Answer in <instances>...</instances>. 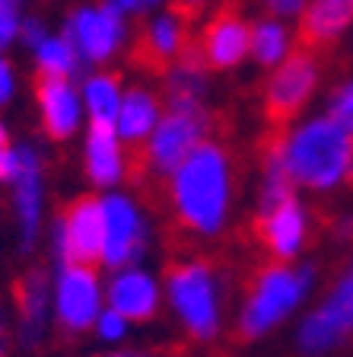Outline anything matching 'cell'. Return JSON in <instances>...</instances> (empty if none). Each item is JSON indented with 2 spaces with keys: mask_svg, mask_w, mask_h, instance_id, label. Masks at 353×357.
I'll list each match as a JSON object with an SVG mask.
<instances>
[{
  "mask_svg": "<svg viewBox=\"0 0 353 357\" xmlns=\"http://www.w3.org/2000/svg\"><path fill=\"white\" fill-rule=\"evenodd\" d=\"M201 10H204V0H169V13H175L178 20L188 22V26H194Z\"/></svg>",
  "mask_w": 353,
  "mask_h": 357,
  "instance_id": "28",
  "label": "cell"
},
{
  "mask_svg": "<svg viewBox=\"0 0 353 357\" xmlns=\"http://www.w3.org/2000/svg\"><path fill=\"white\" fill-rule=\"evenodd\" d=\"M105 208V255L102 261L111 268L125 265V261H134L143 249V236H140V220L134 214V208L125 198H111L102 201Z\"/></svg>",
  "mask_w": 353,
  "mask_h": 357,
  "instance_id": "15",
  "label": "cell"
},
{
  "mask_svg": "<svg viewBox=\"0 0 353 357\" xmlns=\"http://www.w3.org/2000/svg\"><path fill=\"white\" fill-rule=\"evenodd\" d=\"M166 281L175 310L182 312L185 326L191 328L194 338L207 342L217 332V290L207 261H169Z\"/></svg>",
  "mask_w": 353,
  "mask_h": 357,
  "instance_id": "4",
  "label": "cell"
},
{
  "mask_svg": "<svg viewBox=\"0 0 353 357\" xmlns=\"http://www.w3.org/2000/svg\"><path fill=\"white\" fill-rule=\"evenodd\" d=\"M169 198L178 230H191L198 236H214L220 230L229 201V176L226 156L217 144L201 141L185 156V163L175 169Z\"/></svg>",
  "mask_w": 353,
  "mask_h": 357,
  "instance_id": "1",
  "label": "cell"
},
{
  "mask_svg": "<svg viewBox=\"0 0 353 357\" xmlns=\"http://www.w3.org/2000/svg\"><path fill=\"white\" fill-rule=\"evenodd\" d=\"M312 86H315V54L302 52V48H290L283 64L277 67V74L271 77L265 93V119L267 131H287L290 121L299 115L306 105Z\"/></svg>",
  "mask_w": 353,
  "mask_h": 357,
  "instance_id": "5",
  "label": "cell"
},
{
  "mask_svg": "<svg viewBox=\"0 0 353 357\" xmlns=\"http://www.w3.org/2000/svg\"><path fill=\"white\" fill-rule=\"evenodd\" d=\"M347 182H353V141H350V160H347Z\"/></svg>",
  "mask_w": 353,
  "mask_h": 357,
  "instance_id": "35",
  "label": "cell"
},
{
  "mask_svg": "<svg viewBox=\"0 0 353 357\" xmlns=\"http://www.w3.org/2000/svg\"><path fill=\"white\" fill-rule=\"evenodd\" d=\"M118 10H134V7H140V0H111Z\"/></svg>",
  "mask_w": 353,
  "mask_h": 357,
  "instance_id": "33",
  "label": "cell"
},
{
  "mask_svg": "<svg viewBox=\"0 0 353 357\" xmlns=\"http://www.w3.org/2000/svg\"><path fill=\"white\" fill-rule=\"evenodd\" d=\"M99 335H102V338H109V342L121 338V335H125V316H121L118 310L102 312V319H99Z\"/></svg>",
  "mask_w": 353,
  "mask_h": 357,
  "instance_id": "29",
  "label": "cell"
},
{
  "mask_svg": "<svg viewBox=\"0 0 353 357\" xmlns=\"http://www.w3.org/2000/svg\"><path fill=\"white\" fill-rule=\"evenodd\" d=\"M99 312L96 268L64 265L58 281V322L67 335H83Z\"/></svg>",
  "mask_w": 353,
  "mask_h": 357,
  "instance_id": "9",
  "label": "cell"
},
{
  "mask_svg": "<svg viewBox=\"0 0 353 357\" xmlns=\"http://www.w3.org/2000/svg\"><path fill=\"white\" fill-rule=\"evenodd\" d=\"M251 233L271 252V259L277 261L293 259L302 243V211L296 204V198L283 201L274 211H261L255 217V223H251Z\"/></svg>",
  "mask_w": 353,
  "mask_h": 357,
  "instance_id": "14",
  "label": "cell"
},
{
  "mask_svg": "<svg viewBox=\"0 0 353 357\" xmlns=\"http://www.w3.org/2000/svg\"><path fill=\"white\" fill-rule=\"evenodd\" d=\"M19 0H0V52L19 36Z\"/></svg>",
  "mask_w": 353,
  "mask_h": 357,
  "instance_id": "26",
  "label": "cell"
},
{
  "mask_svg": "<svg viewBox=\"0 0 353 357\" xmlns=\"http://www.w3.org/2000/svg\"><path fill=\"white\" fill-rule=\"evenodd\" d=\"M86 102L93 119L99 121H115L121 112V96H118V77L115 74H102L93 77L86 83Z\"/></svg>",
  "mask_w": 353,
  "mask_h": 357,
  "instance_id": "22",
  "label": "cell"
},
{
  "mask_svg": "<svg viewBox=\"0 0 353 357\" xmlns=\"http://www.w3.org/2000/svg\"><path fill=\"white\" fill-rule=\"evenodd\" d=\"M350 134L331 119H318L296 131L290 141V169L296 182L309 188H331L347 176Z\"/></svg>",
  "mask_w": 353,
  "mask_h": 357,
  "instance_id": "2",
  "label": "cell"
},
{
  "mask_svg": "<svg viewBox=\"0 0 353 357\" xmlns=\"http://www.w3.org/2000/svg\"><path fill=\"white\" fill-rule=\"evenodd\" d=\"M328 119L334 121V125H340L347 134L353 137V80L344 83V86L338 89L331 96V109H328Z\"/></svg>",
  "mask_w": 353,
  "mask_h": 357,
  "instance_id": "25",
  "label": "cell"
},
{
  "mask_svg": "<svg viewBox=\"0 0 353 357\" xmlns=\"http://www.w3.org/2000/svg\"><path fill=\"white\" fill-rule=\"evenodd\" d=\"M86 172L93 185H115L121 176V153L115 144V121L93 119L86 144Z\"/></svg>",
  "mask_w": 353,
  "mask_h": 357,
  "instance_id": "18",
  "label": "cell"
},
{
  "mask_svg": "<svg viewBox=\"0 0 353 357\" xmlns=\"http://www.w3.org/2000/svg\"><path fill=\"white\" fill-rule=\"evenodd\" d=\"M302 287H306V275L302 278L293 275V271L277 259H274L271 265L258 268L255 281H251L249 306H245V312H242L239 338H242V342L258 338V335L267 332L277 319H283V316L296 306Z\"/></svg>",
  "mask_w": 353,
  "mask_h": 357,
  "instance_id": "3",
  "label": "cell"
},
{
  "mask_svg": "<svg viewBox=\"0 0 353 357\" xmlns=\"http://www.w3.org/2000/svg\"><path fill=\"white\" fill-rule=\"evenodd\" d=\"M188 29H191V26L182 22L175 13L156 20L150 29H143L137 38H134L131 64L140 67V70H147V74H153V77H166L169 67L175 64L178 52H182L185 38L191 36Z\"/></svg>",
  "mask_w": 353,
  "mask_h": 357,
  "instance_id": "10",
  "label": "cell"
},
{
  "mask_svg": "<svg viewBox=\"0 0 353 357\" xmlns=\"http://www.w3.org/2000/svg\"><path fill=\"white\" fill-rule=\"evenodd\" d=\"M283 29H280L277 22H258L255 29H251V52L261 64H274V61L283 54Z\"/></svg>",
  "mask_w": 353,
  "mask_h": 357,
  "instance_id": "24",
  "label": "cell"
},
{
  "mask_svg": "<svg viewBox=\"0 0 353 357\" xmlns=\"http://www.w3.org/2000/svg\"><path fill=\"white\" fill-rule=\"evenodd\" d=\"M19 169H22V153H19V147L0 150V182H10V185H13L16 176H19Z\"/></svg>",
  "mask_w": 353,
  "mask_h": 357,
  "instance_id": "27",
  "label": "cell"
},
{
  "mask_svg": "<svg viewBox=\"0 0 353 357\" xmlns=\"http://www.w3.org/2000/svg\"><path fill=\"white\" fill-rule=\"evenodd\" d=\"M22 153V169L16 176L13 188H16V214H19V227H22V249H32L38 236V211H42V172H38V156L29 144L19 147Z\"/></svg>",
  "mask_w": 353,
  "mask_h": 357,
  "instance_id": "17",
  "label": "cell"
},
{
  "mask_svg": "<svg viewBox=\"0 0 353 357\" xmlns=\"http://www.w3.org/2000/svg\"><path fill=\"white\" fill-rule=\"evenodd\" d=\"M201 48H204V58L214 70H223V67H233L245 58V52L251 48V29L245 22L242 10L235 0H226L217 16L204 26L201 32Z\"/></svg>",
  "mask_w": 353,
  "mask_h": 357,
  "instance_id": "8",
  "label": "cell"
},
{
  "mask_svg": "<svg viewBox=\"0 0 353 357\" xmlns=\"http://www.w3.org/2000/svg\"><path fill=\"white\" fill-rule=\"evenodd\" d=\"M261 3H265L271 13H280V16H290L302 7V0H261Z\"/></svg>",
  "mask_w": 353,
  "mask_h": 357,
  "instance_id": "32",
  "label": "cell"
},
{
  "mask_svg": "<svg viewBox=\"0 0 353 357\" xmlns=\"http://www.w3.org/2000/svg\"><path fill=\"white\" fill-rule=\"evenodd\" d=\"M150 3H153V0H150Z\"/></svg>",
  "mask_w": 353,
  "mask_h": 357,
  "instance_id": "36",
  "label": "cell"
},
{
  "mask_svg": "<svg viewBox=\"0 0 353 357\" xmlns=\"http://www.w3.org/2000/svg\"><path fill=\"white\" fill-rule=\"evenodd\" d=\"M350 328H353V271L334 290V297L324 303V310L306 319V326H302V348L324 351L328 344L338 342L340 335L350 332Z\"/></svg>",
  "mask_w": 353,
  "mask_h": 357,
  "instance_id": "13",
  "label": "cell"
},
{
  "mask_svg": "<svg viewBox=\"0 0 353 357\" xmlns=\"http://www.w3.org/2000/svg\"><path fill=\"white\" fill-rule=\"evenodd\" d=\"M19 32H22V42L26 45H32V48H38V45L45 42V29H42V22L38 20H22V26H19Z\"/></svg>",
  "mask_w": 353,
  "mask_h": 357,
  "instance_id": "30",
  "label": "cell"
},
{
  "mask_svg": "<svg viewBox=\"0 0 353 357\" xmlns=\"http://www.w3.org/2000/svg\"><path fill=\"white\" fill-rule=\"evenodd\" d=\"M111 310H118L125 319H150L156 312V287L147 275L127 271L109 290Z\"/></svg>",
  "mask_w": 353,
  "mask_h": 357,
  "instance_id": "19",
  "label": "cell"
},
{
  "mask_svg": "<svg viewBox=\"0 0 353 357\" xmlns=\"http://www.w3.org/2000/svg\"><path fill=\"white\" fill-rule=\"evenodd\" d=\"M207 128H210V119L204 115L201 105L166 112V119L156 125V134L150 141V176H175L185 156L204 141Z\"/></svg>",
  "mask_w": 353,
  "mask_h": 357,
  "instance_id": "7",
  "label": "cell"
},
{
  "mask_svg": "<svg viewBox=\"0 0 353 357\" xmlns=\"http://www.w3.org/2000/svg\"><path fill=\"white\" fill-rule=\"evenodd\" d=\"M121 36V10L115 3H105L99 13L93 10H80L74 20L67 22V36L70 42H77L86 52V58L102 61L111 54V48L118 45Z\"/></svg>",
  "mask_w": 353,
  "mask_h": 357,
  "instance_id": "16",
  "label": "cell"
},
{
  "mask_svg": "<svg viewBox=\"0 0 353 357\" xmlns=\"http://www.w3.org/2000/svg\"><path fill=\"white\" fill-rule=\"evenodd\" d=\"M10 147V134H7V128L0 125V150H7Z\"/></svg>",
  "mask_w": 353,
  "mask_h": 357,
  "instance_id": "34",
  "label": "cell"
},
{
  "mask_svg": "<svg viewBox=\"0 0 353 357\" xmlns=\"http://www.w3.org/2000/svg\"><path fill=\"white\" fill-rule=\"evenodd\" d=\"M156 119H159L156 96L143 93V89H131L125 96V102H121V112H118V134L127 144H143L147 134L153 131Z\"/></svg>",
  "mask_w": 353,
  "mask_h": 357,
  "instance_id": "20",
  "label": "cell"
},
{
  "mask_svg": "<svg viewBox=\"0 0 353 357\" xmlns=\"http://www.w3.org/2000/svg\"><path fill=\"white\" fill-rule=\"evenodd\" d=\"M10 96H13V67L0 58V105L10 102Z\"/></svg>",
  "mask_w": 353,
  "mask_h": 357,
  "instance_id": "31",
  "label": "cell"
},
{
  "mask_svg": "<svg viewBox=\"0 0 353 357\" xmlns=\"http://www.w3.org/2000/svg\"><path fill=\"white\" fill-rule=\"evenodd\" d=\"M16 303H19L22 338H26V344H36L45 326V303H48L42 271H29V275L16 284Z\"/></svg>",
  "mask_w": 353,
  "mask_h": 357,
  "instance_id": "21",
  "label": "cell"
},
{
  "mask_svg": "<svg viewBox=\"0 0 353 357\" xmlns=\"http://www.w3.org/2000/svg\"><path fill=\"white\" fill-rule=\"evenodd\" d=\"M36 58H38V67L52 70V74L70 77L77 70V52L70 38H45L36 48Z\"/></svg>",
  "mask_w": 353,
  "mask_h": 357,
  "instance_id": "23",
  "label": "cell"
},
{
  "mask_svg": "<svg viewBox=\"0 0 353 357\" xmlns=\"http://www.w3.org/2000/svg\"><path fill=\"white\" fill-rule=\"evenodd\" d=\"M36 96H38V105H42V125L48 131V137L64 141L67 134H74L80 109H77V96L64 74H52V70L38 67Z\"/></svg>",
  "mask_w": 353,
  "mask_h": 357,
  "instance_id": "12",
  "label": "cell"
},
{
  "mask_svg": "<svg viewBox=\"0 0 353 357\" xmlns=\"http://www.w3.org/2000/svg\"><path fill=\"white\" fill-rule=\"evenodd\" d=\"M350 20H353V0H312L309 7L302 10L299 32H296L293 45L318 58L322 52H328V45L338 42Z\"/></svg>",
  "mask_w": 353,
  "mask_h": 357,
  "instance_id": "11",
  "label": "cell"
},
{
  "mask_svg": "<svg viewBox=\"0 0 353 357\" xmlns=\"http://www.w3.org/2000/svg\"><path fill=\"white\" fill-rule=\"evenodd\" d=\"M58 249L64 265L96 268L105 255V208L93 195L77 198L61 217Z\"/></svg>",
  "mask_w": 353,
  "mask_h": 357,
  "instance_id": "6",
  "label": "cell"
}]
</instances>
